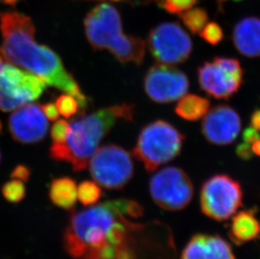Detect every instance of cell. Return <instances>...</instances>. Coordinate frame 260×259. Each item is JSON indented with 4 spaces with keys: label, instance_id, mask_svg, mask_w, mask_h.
Here are the masks:
<instances>
[{
    "label": "cell",
    "instance_id": "cell-1",
    "mask_svg": "<svg viewBox=\"0 0 260 259\" xmlns=\"http://www.w3.org/2000/svg\"><path fill=\"white\" fill-rule=\"evenodd\" d=\"M143 208L132 200H114L72 211L64 232L74 259H175L174 237L159 221L140 223Z\"/></svg>",
    "mask_w": 260,
    "mask_h": 259
},
{
    "label": "cell",
    "instance_id": "cell-2",
    "mask_svg": "<svg viewBox=\"0 0 260 259\" xmlns=\"http://www.w3.org/2000/svg\"><path fill=\"white\" fill-rule=\"evenodd\" d=\"M3 42L0 54L9 63L20 67L40 77L47 85L74 96L84 112L88 101L77 81L64 68L60 56L35 39L36 27L31 19L19 12L0 14Z\"/></svg>",
    "mask_w": 260,
    "mask_h": 259
},
{
    "label": "cell",
    "instance_id": "cell-3",
    "mask_svg": "<svg viewBox=\"0 0 260 259\" xmlns=\"http://www.w3.org/2000/svg\"><path fill=\"white\" fill-rule=\"evenodd\" d=\"M136 115L134 104L122 103L103 108L69 123L64 143L52 142L49 154L55 161L71 164L75 172L86 169L91 156L102 140L120 120L132 122Z\"/></svg>",
    "mask_w": 260,
    "mask_h": 259
},
{
    "label": "cell",
    "instance_id": "cell-4",
    "mask_svg": "<svg viewBox=\"0 0 260 259\" xmlns=\"http://www.w3.org/2000/svg\"><path fill=\"white\" fill-rule=\"evenodd\" d=\"M84 28L87 40L93 49L108 50L120 63L143 64L146 42L140 37L123 32L120 13L108 3H101L88 13Z\"/></svg>",
    "mask_w": 260,
    "mask_h": 259
},
{
    "label": "cell",
    "instance_id": "cell-5",
    "mask_svg": "<svg viewBox=\"0 0 260 259\" xmlns=\"http://www.w3.org/2000/svg\"><path fill=\"white\" fill-rule=\"evenodd\" d=\"M184 140L185 135L171 123L154 120L141 130L133 154L151 173L176 158L181 152Z\"/></svg>",
    "mask_w": 260,
    "mask_h": 259
},
{
    "label": "cell",
    "instance_id": "cell-6",
    "mask_svg": "<svg viewBox=\"0 0 260 259\" xmlns=\"http://www.w3.org/2000/svg\"><path fill=\"white\" fill-rule=\"evenodd\" d=\"M88 166L93 180L110 190L122 189L134 174V164L130 153L116 144L98 147Z\"/></svg>",
    "mask_w": 260,
    "mask_h": 259
},
{
    "label": "cell",
    "instance_id": "cell-7",
    "mask_svg": "<svg viewBox=\"0 0 260 259\" xmlns=\"http://www.w3.org/2000/svg\"><path fill=\"white\" fill-rule=\"evenodd\" d=\"M243 197L239 182L226 174H215L202 184L201 208L207 217L224 221L238 212L243 206Z\"/></svg>",
    "mask_w": 260,
    "mask_h": 259
},
{
    "label": "cell",
    "instance_id": "cell-8",
    "mask_svg": "<svg viewBox=\"0 0 260 259\" xmlns=\"http://www.w3.org/2000/svg\"><path fill=\"white\" fill-rule=\"evenodd\" d=\"M244 71L235 57L215 56L197 69L200 87L208 95L228 101L243 86Z\"/></svg>",
    "mask_w": 260,
    "mask_h": 259
},
{
    "label": "cell",
    "instance_id": "cell-9",
    "mask_svg": "<svg viewBox=\"0 0 260 259\" xmlns=\"http://www.w3.org/2000/svg\"><path fill=\"white\" fill-rule=\"evenodd\" d=\"M149 192L152 201L162 210L179 211L191 202L194 187L183 169L170 166L157 171L151 178Z\"/></svg>",
    "mask_w": 260,
    "mask_h": 259
},
{
    "label": "cell",
    "instance_id": "cell-10",
    "mask_svg": "<svg viewBox=\"0 0 260 259\" xmlns=\"http://www.w3.org/2000/svg\"><path fill=\"white\" fill-rule=\"evenodd\" d=\"M46 88L40 77L4 63L0 69V110L10 111L37 101Z\"/></svg>",
    "mask_w": 260,
    "mask_h": 259
},
{
    "label": "cell",
    "instance_id": "cell-11",
    "mask_svg": "<svg viewBox=\"0 0 260 259\" xmlns=\"http://www.w3.org/2000/svg\"><path fill=\"white\" fill-rule=\"evenodd\" d=\"M146 45L157 62L168 65L184 63L193 50L191 38L177 22L160 23L152 28Z\"/></svg>",
    "mask_w": 260,
    "mask_h": 259
},
{
    "label": "cell",
    "instance_id": "cell-12",
    "mask_svg": "<svg viewBox=\"0 0 260 259\" xmlns=\"http://www.w3.org/2000/svg\"><path fill=\"white\" fill-rule=\"evenodd\" d=\"M189 78L173 65L158 63L150 67L145 74L143 88L147 97L157 104L178 101L188 92Z\"/></svg>",
    "mask_w": 260,
    "mask_h": 259
},
{
    "label": "cell",
    "instance_id": "cell-13",
    "mask_svg": "<svg viewBox=\"0 0 260 259\" xmlns=\"http://www.w3.org/2000/svg\"><path fill=\"white\" fill-rule=\"evenodd\" d=\"M242 120L238 113L228 105L214 106L204 116L202 133L212 145L232 144L240 133Z\"/></svg>",
    "mask_w": 260,
    "mask_h": 259
},
{
    "label": "cell",
    "instance_id": "cell-14",
    "mask_svg": "<svg viewBox=\"0 0 260 259\" xmlns=\"http://www.w3.org/2000/svg\"><path fill=\"white\" fill-rule=\"evenodd\" d=\"M48 126L44 113L37 104L22 105L9 118V129L13 139L23 144L42 141L47 136Z\"/></svg>",
    "mask_w": 260,
    "mask_h": 259
},
{
    "label": "cell",
    "instance_id": "cell-15",
    "mask_svg": "<svg viewBox=\"0 0 260 259\" xmlns=\"http://www.w3.org/2000/svg\"><path fill=\"white\" fill-rule=\"evenodd\" d=\"M180 259H236L231 245L218 235H194L182 251Z\"/></svg>",
    "mask_w": 260,
    "mask_h": 259
},
{
    "label": "cell",
    "instance_id": "cell-16",
    "mask_svg": "<svg viewBox=\"0 0 260 259\" xmlns=\"http://www.w3.org/2000/svg\"><path fill=\"white\" fill-rule=\"evenodd\" d=\"M232 41L236 50L249 58L260 56V18H243L233 27Z\"/></svg>",
    "mask_w": 260,
    "mask_h": 259
},
{
    "label": "cell",
    "instance_id": "cell-17",
    "mask_svg": "<svg viewBox=\"0 0 260 259\" xmlns=\"http://www.w3.org/2000/svg\"><path fill=\"white\" fill-rule=\"evenodd\" d=\"M256 212L255 209L241 210L232 217L229 235L236 245L241 246L260 237V221Z\"/></svg>",
    "mask_w": 260,
    "mask_h": 259
},
{
    "label": "cell",
    "instance_id": "cell-18",
    "mask_svg": "<svg viewBox=\"0 0 260 259\" xmlns=\"http://www.w3.org/2000/svg\"><path fill=\"white\" fill-rule=\"evenodd\" d=\"M76 182L69 177L56 178L50 184L49 198L52 203L63 210H71L77 198Z\"/></svg>",
    "mask_w": 260,
    "mask_h": 259
},
{
    "label": "cell",
    "instance_id": "cell-19",
    "mask_svg": "<svg viewBox=\"0 0 260 259\" xmlns=\"http://www.w3.org/2000/svg\"><path fill=\"white\" fill-rule=\"evenodd\" d=\"M211 102L206 98L197 94H184L179 99L174 108V111L179 117L188 121H197L207 114Z\"/></svg>",
    "mask_w": 260,
    "mask_h": 259
},
{
    "label": "cell",
    "instance_id": "cell-20",
    "mask_svg": "<svg viewBox=\"0 0 260 259\" xmlns=\"http://www.w3.org/2000/svg\"><path fill=\"white\" fill-rule=\"evenodd\" d=\"M184 26L191 34H200L208 23V13L203 8H193L179 14Z\"/></svg>",
    "mask_w": 260,
    "mask_h": 259
},
{
    "label": "cell",
    "instance_id": "cell-21",
    "mask_svg": "<svg viewBox=\"0 0 260 259\" xmlns=\"http://www.w3.org/2000/svg\"><path fill=\"white\" fill-rule=\"evenodd\" d=\"M77 196L82 205L90 206L98 202L102 196V190L96 182L84 180L78 186Z\"/></svg>",
    "mask_w": 260,
    "mask_h": 259
},
{
    "label": "cell",
    "instance_id": "cell-22",
    "mask_svg": "<svg viewBox=\"0 0 260 259\" xmlns=\"http://www.w3.org/2000/svg\"><path fill=\"white\" fill-rule=\"evenodd\" d=\"M1 191L4 198L10 203H19L26 195L24 183L15 179L4 183Z\"/></svg>",
    "mask_w": 260,
    "mask_h": 259
},
{
    "label": "cell",
    "instance_id": "cell-23",
    "mask_svg": "<svg viewBox=\"0 0 260 259\" xmlns=\"http://www.w3.org/2000/svg\"><path fill=\"white\" fill-rule=\"evenodd\" d=\"M59 114L65 118H70L79 111V102L74 96L61 94L56 101Z\"/></svg>",
    "mask_w": 260,
    "mask_h": 259
},
{
    "label": "cell",
    "instance_id": "cell-24",
    "mask_svg": "<svg viewBox=\"0 0 260 259\" xmlns=\"http://www.w3.org/2000/svg\"><path fill=\"white\" fill-rule=\"evenodd\" d=\"M200 36L208 44L216 46L222 42L224 32L221 25L212 21V22L207 23L205 25L202 31L200 32Z\"/></svg>",
    "mask_w": 260,
    "mask_h": 259
},
{
    "label": "cell",
    "instance_id": "cell-25",
    "mask_svg": "<svg viewBox=\"0 0 260 259\" xmlns=\"http://www.w3.org/2000/svg\"><path fill=\"white\" fill-rule=\"evenodd\" d=\"M198 0H158L160 7L173 15H179L191 9Z\"/></svg>",
    "mask_w": 260,
    "mask_h": 259
},
{
    "label": "cell",
    "instance_id": "cell-26",
    "mask_svg": "<svg viewBox=\"0 0 260 259\" xmlns=\"http://www.w3.org/2000/svg\"><path fill=\"white\" fill-rule=\"evenodd\" d=\"M69 132V123L66 120H59L54 123L51 129L52 142L64 143Z\"/></svg>",
    "mask_w": 260,
    "mask_h": 259
},
{
    "label": "cell",
    "instance_id": "cell-27",
    "mask_svg": "<svg viewBox=\"0 0 260 259\" xmlns=\"http://www.w3.org/2000/svg\"><path fill=\"white\" fill-rule=\"evenodd\" d=\"M10 175H11L12 179H18V180L22 182H26L30 178L31 172L27 166L19 164V165L15 167V169H13Z\"/></svg>",
    "mask_w": 260,
    "mask_h": 259
},
{
    "label": "cell",
    "instance_id": "cell-28",
    "mask_svg": "<svg viewBox=\"0 0 260 259\" xmlns=\"http://www.w3.org/2000/svg\"><path fill=\"white\" fill-rule=\"evenodd\" d=\"M236 155L244 161L250 160L253 157V150L251 147L250 144L248 143H240L236 147L235 150Z\"/></svg>",
    "mask_w": 260,
    "mask_h": 259
},
{
    "label": "cell",
    "instance_id": "cell-29",
    "mask_svg": "<svg viewBox=\"0 0 260 259\" xmlns=\"http://www.w3.org/2000/svg\"><path fill=\"white\" fill-rule=\"evenodd\" d=\"M41 109H42V112L44 113L46 117L51 121H55L59 118V112L57 110L56 104L50 102V103L44 104V105H41Z\"/></svg>",
    "mask_w": 260,
    "mask_h": 259
},
{
    "label": "cell",
    "instance_id": "cell-30",
    "mask_svg": "<svg viewBox=\"0 0 260 259\" xmlns=\"http://www.w3.org/2000/svg\"><path fill=\"white\" fill-rule=\"evenodd\" d=\"M260 137L259 132L254 128L247 127L243 132V139L244 142L252 145Z\"/></svg>",
    "mask_w": 260,
    "mask_h": 259
},
{
    "label": "cell",
    "instance_id": "cell-31",
    "mask_svg": "<svg viewBox=\"0 0 260 259\" xmlns=\"http://www.w3.org/2000/svg\"><path fill=\"white\" fill-rule=\"evenodd\" d=\"M250 125L252 127L260 132V109L252 113L250 117Z\"/></svg>",
    "mask_w": 260,
    "mask_h": 259
},
{
    "label": "cell",
    "instance_id": "cell-32",
    "mask_svg": "<svg viewBox=\"0 0 260 259\" xmlns=\"http://www.w3.org/2000/svg\"><path fill=\"white\" fill-rule=\"evenodd\" d=\"M251 147H252V150H253V154L260 156V137L257 141L253 142Z\"/></svg>",
    "mask_w": 260,
    "mask_h": 259
},
{
    "label": "cell",
    "instance_id": "cell-33",
    "mask_svg": "<svg viewBox=\"0 0 260 259\" xmlns=\"http://www.w3.org/2000/svg\"><path fill=\"white\" fill-rule=\"evenodd\" d=\"M81 1H101V0H81ZM150 1H156L157 2L158 0H130V4L132 5H141L142 3H146L150 2Z\"/></svg>",
    "mask_w": 260,
    "mask_h": 259
},
{
    "label": "cell",
    "instance_id": "cell-34",
    "mask_svg": "<svg viewBox=\"0 0 260 259\" xmlns=\"http://www.w3.org/2000/svg\"><path fill=\"white\" fill-rule=\"evenodd\" d=\"M0 1L3 4H5V5H10V6H15L21 0H0Z\"/></svg>",
    "mask_w": 260,
    "mask_h": 259
},
{
    "label": "cell",
    "instance_id": "cell-35",
    "mask_svg": "<svg viewBox=\"0 0 260 259\" xmlns=\"http://www.w3.org/2000/svg\"><path fill=\"white\" fill-rule=\"evenodd\" d=\"M216 1L218 3L219 6H221V5H222L225 1H226V0H216Z\"/></svg>",
    "mask_w": 260,
    "mask_h": 259
},
{
    "label": "cell",
    "instance_id": "cell-36",
    "mask_svg": "<svg viewBox=\"0 0 260 259\" xmlns=\"http://www.w3.org/2000/svg\"><path fill=\"white\" fill-rule=\"evenodd\" d=\"M3 64H4V62H3V59L2 57H1V56H0V69L2 68Z\"/></svg>",
    "mask_w": 260,
    "mask_h": 259
},
{
    "label": "cell",
    "instance_id": "cell-37",
    "mask_svg": "<svg viewBox=\"0 0 260 259\" xmlns=\"http://www.w3.org/2000/svg\"><path fill=\"white\" fill-rule=\"evenodd\" d=\"M2 129H3L2 122H1V120H0V134H1V132H2Z\"/></svg>",
    "mask_w": 260,
    "mask_h": 259
},
{
    "label": "cell",
    "instance_id": "cell-38",
    "mask_svg": "<svg viewBox=\"0 0 260 259\" xmlns=\"http://www.w3.org/2000/svg\"><path fill=\"white\" fill-rule=\"evenodd\" d=\"M233 1H235V2H240V1H243V0H233Z\"/></svg>",
    "mask_w": 260,
    "mask_h": 259
},
{
    "label": "cell",
    "instance_id": "cell-39",
    "mask_svg": "<svg viewBox=\"0 0 260 259\" xmlns=\"http://www.w3.org/2000/svg\"><path fill=\"white\" fill-rule=\"evenodd\" d=\"M0 161H1V152H0Z\"/></svg>",
    "mask_w": 260,
    "mask_h": 259
}]
</instances>
